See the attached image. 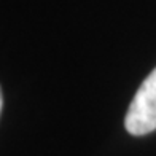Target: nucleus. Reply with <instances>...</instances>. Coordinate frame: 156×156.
Wrapping results in <instances>:
<instances>
[{"mask_svg": "<svg viewBox=\"0 0 156 156\" xmlns=\"http://www.w3.org/2000/svg\"><path fill=\"white\" fill-rule=\"evenodd\" d=\"M2 104H3V96H2V88H0V112H2Z\"/></svg>", "mask_w": 156, "mask_h": 156, "instance_id": "2", "label": "nucleus"}, {"mask_svg": "<svg viewBox=\"0 0 156 156\" xmlns=\"http://www.w3.org/2000/svg\"><path fill=\"white\" fill-rule=\"evenodd\" d=\"M124 126L132 136H147L156 129V67L142 81L131 101Z\"/></svg>", "mask_w": 156, "mask_h": 156, "instance_id": "1", "label": "nucleus"}]
</instances>
